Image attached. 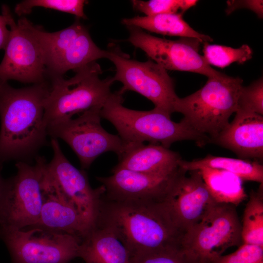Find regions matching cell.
Segmentation results:
<instances>
[{
	"mask_svg": "<svg viewBox=\"0 0 263 263\" xmlns=\"http://www.w3.org/2000/svg\"><path fill=\"white\" fill-rule=\"evenodd\" d=\"M51 144L53 156L46 164L44 182L58 197L73 206L92 228L98 219L104 188L102 186L95 189L91 187L85 172L65 157L57 139L52 138Z\"/></svg>",
	"mask_w": 263,
	"mask_h": 263,
	"instance_id": "cell-10",
	"label": "cell"
},
{
	"mask_svg": "<svg viewBox=\"0 0 263 263\" xmlns=\"http://www.w3.org/2000/svg\"><path fill=\"white\" fill-rule=\"evenodd\" d=\"M75 75L50 78V90L44 101V122L50 125L73 118L94 108H102L112 93L113 77H99L102 71L95 62L74 71Z\"/></svg>",
	"mask_w": 263,
	"mask_h": 263,
	"instance_id": "cell-4",
	"label": "cell"
},
{
	"mask_svg": "<svg viewBox=\"0 0 263 263\" xmlns=\"http://www.w3.org/2000/svg\"><path fill=\"white\" fill-rule=\"evenodd\" d=\"M0 83H1V81H0Z\"/></svg>",
	"mask_w": 263,
	"mask_h": 263,
	"instance_id": "cell-34",
	"label": "cell"
},
{
	"mask_svg": "<svg viewBox=\"0 0 263 263\" xmlns=\"http://www.w3.org/2000/svg\"><path fill=\"white\" fill-rule=\"evenodd\" d=\"M132 263H194L185 254L181 247H173L134 256Z\"/></svg>",
	"mask_w": 263,
	"mask_h": 263,
	"instance_id": "cell-29",
	"label": "cell"
},
{
	"mask_svg": "<svg viewBox=\"0 0 263 263\" xmlns=\"http://www.w3.org/2000/svg\"><path fill=\"white\" fill-rule=\"evenodd\" d=\"M49 90L47 80L21 88L1 81L0 164L12 160L28 162L45 145L44 101Z\"/></svg>",
	"mask_w": 263,
	"mask_h": 263,
	"instance_id": "cell-1",
	"label": "cell"
},
{
	"mask_svg": "<svg viewBox=\"0 0 263 263\" xmlns=\"http://www.w3.org/2000/svg\"><path fill=\"white\" fill-rule=\"evenodd\" d=\"M181 168L164 174L147 173L125 169H112L113 174L98 177L106 198L120 201L160 202L168 193Z\"/></svg>",
	"mask_w": 263,
	"mask_h": 263,
	"instance_id": "cell-16",
	"label": "cell"
},
{
	"mask_svg": "<svg viewBox=\"0 0 263 263\" xmlns=\"http://www.w3.org/2000/svg\"><path fill=\"white\" fill-rule=\"evenodd\" d=\"M7 20L4 16L0 15V49H5L10 36V30L7 27Z\"/></svg>",
	"mask_w": 263,
	"mask_h": 263,
	"instance_id": "cell-32",
	"label": "cell"
},
{
	"mask_svg": "<svg viewBox=\"0 0 263 263\" xmlns=\"http://www.w3.org/2000/svg\"><path fill=\"white\" fill-rule=\"evenodd\" d=\"M237 111L263 115V77L248 86L242 87L238 100Z\"/></svg>",
	"mask_w": 263,
	"mask_h": 263,
	"instance_id": "cell-28",
	"label": "cell"
},
{
	"mask_svg": "<svg viewBox=\"0 0 263 263\" xmlns=\"http://www.w3.org/2000/svg\"><path fill=\"white\" fill-rule=\"evenodd\" d=\"M47 163L42 156H37L34 165L17 162V173L7 179L0 203V229H21L37 222L42 205V182Z\"/></svg>",
	"mask_w": 263,
	"mask_h": 263,
	"instance_id": "cell-6",
	"label": "cell"
},
{
	"mask_svg": "<svg viewBox=\"0 0 263 263\" xmlns=\"http://www.w3.org/2000/svg\"><path fill=\"white\" fill-rule=\"evenodd\" d=\"M123 95L120 91L112 93L100 115L114 127L124 142H148L168 148L183 140L194 141L200 147L209 143L208 136L196 132L182 119L179 122L172 121L171 116L158 109L142 111L125 107Z\"/></svg>",
	"mask_w": 263,
	"mask_h": 263,
	"instance_id": "cell-3",
	"label": "cell"
},
{
	"mask_svg": "<svg viewBox=\"0 0 263 263\" xmlns=\"http://www.w3.org/2000/svg\"><path fill=\"white\" fill-rule=\"evenodd\" d=\"M196 0H132L133 8L146 16L169 13L183 14L198 2Z\"/></svg>",
	"mask_w": 263,
	"mask_h": 263,
	"instance_id": "cell-27",
	"label": "cell"
},
{
	"mask_svg": "<svg viewBox=\"0 0 263 263\" xmlns=\"http://www.w3.org/2000/svg\"><path fill=\"white\" fill-rule=\"evenodd\" d=\"M242 244L235 206L218 203L184 233L181 247L194 263H212L227 248Z\"/></svg>",
	"mask_w": 263,
	"mask_h": 263,
	"instance_id": "cell-7",
	"label": "cell"
},
{
	"mask_svg": "<svg viewBox=\"0 0 263 263\" xmlns=\"http://www.w3.org/2000/svg\"><path fill=\"white\" fill-rule=\"evenodd\" d=\"M241 223L243 244L263 247V183L251 191Z\"/></svg>",
	"mask_w": 263,
	"mask_h": 263,
	"instance_id": "cell-24",
	"label": "cell"
},
{
	"mask_svg": "<svg viewBox=\"0 0 263 263\" xmlns=\"http://www.w3.org/2000/svg\"><path fill=\"white\" fill-rule=\"evenodd\" d=\"M87 2L84 0H25L16 5L15 12L21 16L30 14L33 8L40 7L69 13L78 19H86L84 7Z\"/></svg>",
	"mask_w": 263,
	"mask_h": 263,
	"instance_id": "cell-26",
	"label": "cell"
},
{
	"mask_svg": "<svg viewBox=\"0 0 263 263\" xmlns=\"http://www.w3.org/2000/svg\"><path fill=\"white\" fill-rule=\"evenodd\" d=\"M1 12L10 27V36L0 63V81L33 84L46 81L43 54L33 24L25 17L16 22L6 5H2Z\"/></svg>",
	"mask_w": 263,
	"mask_h": 263,
	"instance_id": "cell-12",
	"label": "cell"
},
{
	"mask_svg": "<svg viewBox=\"0 0 263 263\" xmlns=\"http://www.w3.org/2000/svg\"><path fill=\"white\" fill-rule=\"evenodd\" d=\"M159 203L184 234L218 204L212 197L200 171H186L182 168Z\"/></svg>",
	"mask_w": 263,
	"mask_h": 263,
	"instance_id": "cell-15",
	"label": "cell"
},
{
	"mask_svg": "<svg viewBox=\"0 0 263 263\" xmlns=\"http://www.w3.org/2000/svg\"><path fill=\"white\" fill-rule=\"evenodd\" d=\"M33 30L43 54L46 77L63 76L102 58L107 51L99 48L92 39L87 28L78 18L68 27L47 32L33 24Z\"/></svg>",
	"mask_w": 263,
	"mask_h": 263,
	"instance_id": "cell-8",
	"label": "cell"
},
{
	"mask_svg": "<svg viewBox=\"0 0 263 263\" xmlns=\"http://www.w3.org/2000/svg\"><path fill=\"white\" fill-rule=\"evenodd\" d=\"M126 27L129 32L128 41L166 70L196 73L207 78L223 74L213 69L200 54L202 42L197 39L169 40L152 36L135 26Z\"/></svg>",
	"mask_w": 263,
	"mask_h": 263,
	"instance_id": "cell-14",
	"label": "cell"
},
{
	"mask_svg": "<svg viewBox=\"0 0 263 263\" xmlns=\"http://www.w3.org/2000/svg\"><path fill=\"white\" fill-rule=\"evenodd\" d=\"M117 156L118 162L113 169L155 174L175 171L182 159L178 152L150 143H125L123 151Z\"/></svg>",
	"mask_w": 263,
	"mask_h": 263,
	"instance_id": "cell-18",
	"label": "cell"
},
{
	"mask_svg": "<svg viewBox=\"0 0 263 263\" xmlns=\"http://www.w3.org/2000/svg\"><path fill=\"white\" fill-rule=\"evenodd\" d=\"M198 170L216 203L236 206L247 198L243 181L237 175L218 169L205 168Z\"/></svg>",
	"mask_w": 263,
	"mask_h": 263,
	"instance_id": "cell-23",
	"label": "cell"
},
{
	"mask_svg": "<svg viewBox=\"0 0 263 263\" xmlns=\"http://www.w3.org/2000/svg\"><path fill=\"white\" fill-rule=\"evenodd\" d=\"M89 110L75 118L48 126V135L65 141L77 156L83 169H88L100 155L113 151L118 156L125 143L118 135L107 132L101 124L100 111Z\"/></svg>",
	"mask_w": 263,
	"mask_h": 263,
	"instance_id": "cell-13",
	"label": "cell"
},
{
	"mask_svg": "<svg viewBox=\"0 0 263 263\" xmlns=\"http://www.w3.org/2000/svg\"><path fill=\"white\" fill-rule=\"evenodd\" d=\"M12 263H69L78 257L81 239L37 227L0 229Z\"/></svg>",
	"mask_w": 263,
	"mask_h": 263,
	"instance_id": "cell-11",
	"label": "cell"
},
{
	"mask_svg": "<svg viewBox=\"0 0 263 263\" xmlns=\"http://www.w3.org/2000/svg\"><path fill=\"white\" fill-rule=\"evenodd\" d=\"M179 166L186 171L210 168L225 170L238 176L243 181H250L263 183V166L253 160L211 154L201 159L186 161L182 159Z\"/></svg>",
	"mask_w": 263,
	"mask_h": 263,
	"instance_id": "cell-22",
	"label": "cell"
},
{
	"mask_svg": "<svg viewBox=\"0 0 263 263\" xmlns=\"http://www.w3.org/2000/svg\"><path fill=\"white\" fill-rule=\"evenodd\" d=\"M233 120L217 135L209 138L242 159L262 163L263 160V115L236 111Z\"/></svg>",
	"mask_w": 263,
	"mask_h": 263,
	"instance_id": "cell-17",
	"label": "cell"
},
{
	"mask_svg": "<svg viewBox=\"0 0 263 263\" xmlns=\"http://www.w3.org/2000/svg\"><path fill=\"white\" fill-rule=\"evenodd\" d=\"M78 257L85 263H132V256L109 228L96 225L81 240Z\"/></svg>",
	"mask_w": 263,
	"mask_h": 263,
	"instance_id": "cell-20",
	"label": "cell"
},
{
	"mask_svg": "<svg viewBox=\"0 0 263 263\" xmlns=\"http://www.w3.org/2000/svg\"><path fill=\"white\" fill-rule=\"evenodd\" d=\"M212 263H263V247L242 244L235 251L220 256Z\"/></svg>",
	"mask_w": 263,
	"mask_h": 263,
	"instance_id": "cell-30",
	"label": "cell"
},
{
	"mask_svg": "<svg viewBox=\"0 0 263 263\" xmlns=\"http://www.w3.org/2000/svg\"><path fill=\"white\" fill-rule=\"evenodd\" d=\"M243 80L222 74L208 78L205 85L186 97H179L175 112L196 132L210 138L217 135L229 123L236 113Z\"/></svg>",
	"mask_w": 263,
	"mask_h": 263,
	"instance_id": "cell-5",
	"label": "cell"
},
{
	"mask_svg": "<svg viewBox=\"0 0 263 263\" xmlns=\"http://www.w3.org/2000/svg\"><path fill=\"white\" fill-rule=\"evenodd\" d=\"M107 58L115 67L114 81L122 84L119 91L136 92L151 101L154 108L171 116L179 98L173 80L167 70L151 59L141 62L130 59L119 48L111 47Z\"/></svg>",
	"mask_w": 263,
	"mask_h": 263,
	"instance_id": "cell-9",
	"label": "cell"
},
{
	"mask_svg": "<svg viewBox=\"0 0 263 263\" xmlns=\"http://www.w3.org/2000/svg\"><path fill=\"white\" fill-rule=\"evenodd\" d=\"M43 202L37 227L76 236L81 240L91 229L77 210L42 182Z\"/></svg>",
	"mask_w": 263,
	"mask_h": 263,
	"instance_id": "cell-19",
	"label": "cell"
},
{
	"mask_svg": "<svg viewBox=\"0 0 263 263\" xmlns=\"http://www.w3.org/2000/svg\"><path fill=\"white\" fill-rule=\"evenodd\" d=\"M204 44L203 56L210 66L224 68L233 62L244 63L250 59L252 56V50L247 44H244L238 48L210 44L207 42Z\"/></svg>",
	"mask_w": 263,
	"mask_h": 263,
	"instance_id": "cell-25",
	"label": "cell"
},
{
	"mask_svg": "<svg viewBox=\"0 0 263 263\" xmlns=\"http://www.w3.org/2000/svg\"><path fill=\"white\" fill-rule=\"evenodd\" d=\"M97 224L113 231L132 257L181 247L184 235L159 202L114 201L106 198L103 195Z\"/></svg>",
	"mask_w": 263,
	"mask_h": 263,
	"instance_id": "cell-2",
	"label": "cell"
},
{
	"mask_svg": "<svg viewBox=\"0 0 263 263\" xmlns=\"http://www.w3.org/2000/svg\"><path fill=\"white\" fill-rule=\"evenodd\" d=\"M2 167V164H0V203L4 192L7 183V179L4 178L1 175Z\"/></svg>",
	"mask_w": 263,
	"mask_h": 263,
	"instance_id": "cell-33",
	"label": "cell"
},
{
	"mask_svg": "<svg viewBox=\"0 0 263 263\" xmlns=\"http://www.w3.org/2000/svg\"><path fill=\"white\" fill-rule=\"evenodd\" d=\"M263 0H228L227 7L226 9L227 14H229L239 8H247L255 13L258 17L263 18Z\"/></svg>",
	"mask_w": 263,
	"mask_h": 263,
	"instance_id": "cell-31",
	"label": "cell"
},
{
	"mask_svg": "<svg viewBox=\"0 0 263 263\" xmlns=\"http://www.w3.org/2000/svg\"><path fill=\"white\" fill-rule=\"evenodd\" d=\"M121 22L126 26H132L150 32L163 35L193 38L202 43L211 41L208 36L201 34L186 22L181 13H169L151 16H135L123 19Z\"/></svg>",
	"mask_w": 263,
	"mask_h": 263,
	"instance_id": "cell-21",
	"label": "cell"
}]
</instances>
